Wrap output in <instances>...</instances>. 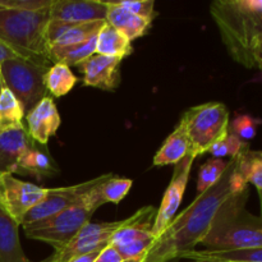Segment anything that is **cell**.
Returning a JSON list of instances; mask_svg holds the SVG:
<instances>
[{"instance_id": "cell-16", "label": "cell", "mask_w": 262, "mask_h": 262, "mask_svg": "<svg viewBox=\"0 0 262 262\" xmlns=\"http://www.w3.org/2000/svg\"><path fill=\"white\" fill-rule=\"evenodd\" d=\"M32 145L26 127L0 132V174H14L18 160Z\"/></svg>"}, {"instance_id": "cell-40", "label": "cell", "mask_w": 262, "mask_h": 262, "mask_svg": "<svg viewBox=\"0 0 262 262\" xmlns=\"http://www.w3.org/2000/svg\"><path fill=\"white\" fill-rule=\"evenodd\" d=\"M258 55H262V45H261V48L258 49V51H257V55H256V58H257Z\"/></svg>"}, {"instance_id": "cell-6", "label": "cell", "mask_w": 262, "mask_h": 262, "mask_svg": "<svg viewBox=\"0 0 262 262\" xmlns=\"http://www.w3.org/2000/svg\"><path fill=\"white\" fill-rule=\"evenodd\" d=\"M194 159L209 152L229 133V112L222 102H205L187 110L182 117Z\"/></svg>"}, {"instance_id": "cell-33", "label": "cell", "mask_w": 262, "mask_h": 262, "mask_svg": "<svg viewBox=\"0 0 262 262\" xmlns=\"http://www.w3.org/2000/svg\"><path fill=\"white\" fill-rule=\"evenodd\" d=\"M123 257L118 252L117 248L113 245H107L106 247L100 251L99 256L96 257L95 262H123Z\"/></svg>"}, {"instance_id": "cell-22", "label": "cell", "mask_w": 262, "mask_h": 262, "mask_svg": "<svg viewBox=\"0 0 262 262\" xmlns=\"http://www.w3.org/2000/svg\"><path fill=\"white\" fill-rule=\"evenodd\" d=\"M96 41L97 35L89 38L83 42L74 43L69 46H61V48H50L48 53V58L50 63H61L66 66H77L83 63L89 58L96 54Z\"/></svg>"}, {"instance_id": "cell-13", "label": "cell", "mask_w": 262, "mask_h": 262, "mask_svg": "<svg viewBox=\"0 0 262 262\" xmlns=\"http://www.w3.org/2000/svg\"><path fill=\"white\" fill-rule=\"evenodd\" d=\"M107 4L100 0H54L50 19L66 23L106 20Z\"/></svg>"}, {"instance_id": "cell-32", "label": "cell", "mask_w": 262, "mask_h": 262, "mask_svg": "<svg viewBox=\"0 0 262 262\" xmlns=\"http://www.w3.org/2000/svg\"><path fill=\"white\" fill-rule=\"evenodd\" d=\"M54 0H0V7L25 12H42L50 9Z\"/></svg>"}, {"instance_id": "cell-5", "label": "cell", "mask_w": 262, "mask_h": 262, "mask_svg": "<svg viewBox=\"0 0 262 262\" xmlns=\"http://www.w3.org/2000/svg\"><path fill=\"white\" fill-rule=\"evenodd\" d=\"M50 9L25 12L0 7V41L14 49L23 59L50 63L45 31Z\"/></svg>"}, {"instance_id": "cell-20", "label": "cell", "mask_w": 262, "mask_h": 262, "mask_svg": "<svg viewBox=\"0 0 262 262\" xmlns=\"http://www.w3.org/2000/svg\"><path fill=\"white\" fill-rule=\"evenodd\" d=\"M15 173L35 177L36 179L41 181L43 178L56 176L59 169L56 168L48 151H42L32 145L18 160Z\"/></svg>"}, {"instance_id": "cell-30", "label": "cell", "mask_w": 262, "mask_h": 262, "mask_svg": "<svg viewBox=\"0 0 262 262\" xmlns=\"http://www.w3.org/2000/svg\"><path fill=\"white\" fill-rule=\"evenodd\" d=\"M205 256L216 258V260L229 262H262V247L250 248V250L224 251V252H210L201 251Z\"/></svg>"}, {"instance_id": "cell-1", "label": "cell", "mask_w": 262, "mask_h": 262, "mask_svg": "<svg viewBox=\"0 0 262 262\" xmlns=\"http://www.w3.org/2000/svg\"><path fill=\"white\" fill-rule=\"evenodd\" d=\"M248 184L238 176L234 159H230L222 179L201 194L159 235L140 262H170L194 251L209 232L215 214L233 193L245 191Z\"/></svg>"}, {"instance_id": "cell-17", "label": "cell", "mask_w": 262, "mask_h": 262, "mask_svg": "<svg viewBox=\"0 0 262 262\" xmlns=\"http://www.w3.org/2000/svg\"><path fill=\"white\" fill-rule=\"evenodd\" d=\"M105 3L107 4L106 23H109L112 27L123 33L130 42L147 33L148 28L152 23L151 20L132 14L128 10L115 5L113 2Z\"/></svg>"}, {"instance_id": "cell-4", "label": "cell", "mask_w": 262, "mask_h": 262, "mask_svg": "<svg viewBox=\"0 0 262 262\" xmlns=\"http://www.w3.org/2000/svg\"><path fill=\"white\" fill-rule=\"evenodd\" d=\"M113 176L114 174L112 173L105 174L100 183L92 187L78 201L64 211L23 228L26 235L31 239L53 246L55 251L63 248L78 234L84 225L89 224L94 212L100 206L105 205L101 196V186Z\"/></svg>"}, {"instance_id": "cell-14", "label": "cell", "mask_w": 262, "mask_h": 262, "mask_svg": "<svg viewBox=\"0 0 262 262\" xmlns=\"http://www.w3.org/2000/svg\"><path fill=\"white\" fill-rule=\"evenodd\" d=\"M61 123L60 114L58 112L53 97L46 96L26 114V125L30 138L40 145H46L51 137L59 129Z\"/></svg>"}, {"instance_id": "cell-21", "label": "cell", "mask_w": 262, "mask_h": 262, "mask_svg": "<svg viewBox=\"0 0 262 262\" xmlns=\"http://www.w3.org/2000/svg\"><path fill=\"white\" fill-rule=\"evenodd\" d=\"M132 51V42L123 33L112 27L109 23H105V26L97 35L96 54L112 56V58H119L123 60L128 55H130Z\"/></svg>"}, {"instance_id": "cell-38", "label": "cell", "mask_w": 262, "mask_h": 262, "mask_svg": "<svg viewBox=\"0 0 262 262\" xmlns=\"http://www.w3.org/2000/svg\"><path fill=\"white\" fill-rule=\"evenodd\" d=\"M258 197H260V205H261V217H262V191L258 192Z\"/></svg>"}, {"instance_id": "cell-9", "label": "cell", "mask_w": 262, "mask_h": 262, "mask_svg": "<svg viewBox=\"0 0 262 262\" xmlns=\"http://www.w3.org/2000/svg\"><path fill=\"white\" fill-rule=\"evenodd\" d=\"M128 223V217L112 223H89L84 225L78 234L60 250L42 262H68L76 256L95 252L110 245L112 237Z\"/></svg>"}, {"instance_id": "cell-35", "label": "cell", "mask_w": 262, "mask_h": 262, "mask_svg": "<svg viewBox=\"0 0 262 262\" xmlns=\"http://www.w3.org/2000/svg\"><path fill=\"white\" fill-rule=\"evenodd\" d=\"M18 58H22V56H20L14 49L10 48L9 45H7L5 42L0 41V63H3V61L5 60H12V59Z\"/></svg>"}, {"instance_id": "cell-31", "label": "cell", "mask_w": 262, "mask_h": 262, "mask_svg": "<svg viewBox=\"0 0 262 262\" xmlns=\"http://www.w3.org/2000/svg\"><path fill=\"white\" fill-rule=\"evenodd\" d=\"M118 7L128 10L132 14L138 15V17L146 18V19L152 22L155 17V2L154 0H128V2H113Z\"/></svg>"}, {"instance_id": "cell-39", "label": "cell", "mask_w": 262, "mask_h": 262, "mask_svg": "<svg viewBox=\"0 0 262 262\" xmlns=\"http://www.w3.org/2000/svg\"><path fill=\"white\" fill-rule=\"evenodd\" d=\"M141 258H132V260H124L123 262H140Z\"/></svg>"}, {"instance_id": "cell-8", "label": "cell", "mask_w": 262, "mask_h": 262, "mask_svg": "<svg viewBox=\"0 0 262 262\" xmlns=\"http://www.w3.org/2000/svg\"><path fill=\"white\" fill-rule=\"evenodd\" d=\"M48 188L23 182L10 173L0 174V209L20 225L23 217L46 196Z\"/></svg>"}, {"instance_id": "cell-19", "label": "cell", "mask_w": 262, "mask_h": 262, "mask_svg": "<svg viewBox=\"0 0 262 262\" xmlns=\"http://www.w3.org/2000/svg\"><path fill=\"white\" fill-rule=\"evenodd\" d=\"M19 225L0 209V262H31L20 246Z\"/></svg>"}, {"instance_id": "cell-26", "label": "cell", "mask_w": 262, "mask_h": 262, "mask_svg": "<svg viewBox=\"0 0 262 262\" xmlns=\"http://www.w3.org/2000/svg\"><path fill=\"white\" fill-rule=\"evenodd\" d=\"M229 160L223 159H210L200 168L199 179H197V194H201L214 187L222 179L223 174L228 169Z\"/></svg>"}, {"instance_id": "cell-15", "label": "cell", "mask_w": 262, "mask_h": 262, "mask_svg": "<svg viewBox=\"0 0 262 262\" xmlns=\"http://www.w3.org/2000/svg\"><path fill=\"white\" fill-rule=\"evenodd\" d=\"M106 20L89 23H66L50 19L46 26L45 37L49 49L74 45L99 35Z\"/></svg>"}, {"instance_id": "cell-29", "label": "cell", "mask_w": 262, "mask_h": 262, "mask_svg": "<svg viewBox=\"0 0 262 262\" xmlns=\"http://www.w3.org/2000/svg\"><path fill=\"white\" fill-rule=\"evenodd\" d=\"M262 123L261 119L253 118L252 115H237L232 123H229V132L239 137L241 140L248 142L256 137L257 128Z\"/></svg>"}, {"instance_id": "cell-18", "label": "cell", "mask_w": 262, "mask_h": 262, "mask_svg": "<svg viewBox=\"0 0 262 262\" xmlns=\"http://www.w3.org/2000/svg\"><path fill=\"white\" fill-rule=\"evenodd\" d=\"M188 155H191V142L187 136L186 127L181 120L176 129L170 133V136L166 138L165 142L154 156V165L165 166L171 164L176 165Z\"/></svg>"}, {"instance_id": "cell-34", "label": "cell", "mask_w": 262, "mask_h": 262, "mask_svg": "<svg viewBox=\"0 0 262 262\" xmlns=\"http://www.w3.org/2000/svg\"><path fill=\"white\" fill-rule=\"evenodd\" d=\"M181 258H187V260H191L192 262H229V261L216 260V258L209 257V256H205L201 251H196V250L184 253Z\"/></svg>"}, {"instance_id": "cell-3", "label": "cell", "mask_w": 262, "mask_h": 262, "mask_svg": "<svg viewBox=\"0 0 262 262\" xmlns=\"http://www.w3.org/2000/svg\"><path fill=\"white\" fill-rule=\"evenodd\" d=\"M250 188L228 197L212 219L201 245L210 252L262 247V217L246 209Z\"/></svg>"}, {"instance_id": "cell-12", "label": "cell", "mask_w": 262, "mask_h": 262, "mask_svg": "<svg viewBox=\"0 0 262 262\" xmlns=\"http://www.w3.org/2000/svg\"><path fill=\"white\" fill-rule=\"evenodd\" d=\"M122 59L95 54L78 66L83 73V86L95 87L102 91H114L120 84L119 67Z\"/></svg>"}, {"instance_id": "cell-7", "label": "cell", "mask_w": 262, "mask_h": 262, "mask_svg": "<svg viewBox=\"0 0 262 262\" xmlns=\"http://www.w3.org/2000/svg\"><path fill=\"white\" fill-rule=\"evenodd\" d=\"M50 67V63L22 58L0 63L3 83L22 104L25 114L30 113L43 97L48 96L45 78Z\"/></svg>"}, {"instance_id": "cell-10", "label": "cell", "mask_w": 262, "mask_h": 262, "mask_svg": "<svg viewBox=\"0 0 262 262\" xmlns=\"http://www.w3.org/2000/svg\"><path fill=\"white\" fill-rule=\"evenodd\" d=\"M105 176V174H104ZM104 176L96 177L94 179L83 182V183L74 184V186L68 187H59V188H48L46 196L41 202H38L31 211L26 214L23 217L22 225L23 228L27 225L33 224V223L42 222V220L49 219V217L54 216V215L59 214V212L64 211L68 209L69 206L78 201L84 193L90 191L92 187L96 186L97 183L104 179Z\"/></svg>"}, {"instance_id": "cell-36", "label": "cell", "mask_w": 262, "mask_h": 262, "mask_svg": "<svg viewBox=\"0 0 262 262\" xmlns=\"http://www.w3.org/2000/svg\"><path fill=\"white\" fill-rule=\"evenodd\" d=\"M100 251H95V252H90V253H84V255H81V256H76V257L71 258L68 262H95L96 257L99 256Z\"/></svg>"}, {"instance_id": "cell-2", "label": "cell", "mask_w": 262, "mask_h": 262, "mask_svg": "<svg viewBox=\"0 0 262 262\" xmlns=\"http://www.w3.org/2000/svg\"><path fill=\"white\" fill-rule=\"evenodd\" d=\"M210 14L233 60L256 68L262 45V0H217L210 7Z\"/></svg>"}, {"instance_id": "cell-24", "label": "cell", "mask_w": 262, "mask_h": 262, "mask_svg": "<svg viewBox=\"0 0 262 262\" xmlns=\"http://www.w3.org/2000/svg\"><path fill=\"white\" fill-rule=\"evenodd\" d=\"M234 161L238 176L247 184H253L257 192L262 191V151L247 148Z\"/></svg>"}, {"instance_id": "cell-37", "label": "cell", "mask_w": 262, "mask_h": 262, "mask_svg": "<svg viewBox=\"0 0 262 262\" xmlns=\"http://www.w3.org/2000/svg\"><path fill=\"white\" fill-rule=\"evenodd\" d=\"M256 68H258L262 73V55H258L256 58Z\"/></svg>"}, {"instance_id": "cell-28", "label": "cell", "mask_w": 262, "mask_h": 262, "mask_svg": "<svg viewBox=\"0 0 262 262\" xmlns=\"http://www.w3.org/2000/svg\"><path fill=\"white\" fill-rule=\"evenodd\" d=\"M133 182L127 178H119V177H110L106 182L101 186L102 200L112 204H119L123 199L128 194L129 189L132 188Z\"/></svg>"}, {"instance_id": "cell-23", "label": "cell", "mask_w": 262, "mask_h": 262, "mask_svg": "<svg viewBox=\"0 0 262 262\" xmlns=\"http://www.w3.org/2000/svg\"><path fill=\"white\" fill-rule=\"evenodd\" d=\"M25 115L22 104L18 101L13 92L3 83L2 90H0V132L25 128V124H23Z\"/></svg>"}, {"instance_id": "cell-27", "label": "cell", "mask_w": 262, "mask_h": 262, "mask_svg": "<svg viewBox=\"0 0 262 262\" xmlns=\"http://www.w3.org/2000/svg\"><path fill=\"white\" fill-rule=\"evenodd\" d=\"M250 148V145L245 141L241 140L239 137H237L233 133H228V136L225 138H223L222 141L215 143L211 148L209 150V152L214 156L215 159H223L225 156H229L230 159H235L237 156H239L245 150Z\"/></svg>"}, {"instance_id": "cell-41", "label": "cell", "mask_w": 262, "mask_h": 262, "mask_svg": "<svg viewBox=\"0 0 262 262\" xmlns=\"http://www.w3.org/2000/svg\"><path fill=\"white\" fill-rule=\"evenodd\" d=\"M3 87V81H2V77H0V90H2Z\"/></svg>"}, {"instance_id": "cell-11", "label": "cell", "mask_w": 262, "mask_h": 262, "mask_svg": "<svg viewBox=\"0 0 262 262\" xmlns=\"http://www.w3.org/2000/svg\"><path fill=\"white\" fill-rule=\"evenodd\" d=\"M193 161V156L188 155L174 166L173 178H171L169 187L166 188L165 193H164L160 207L156 211L155 220H154L152 234L155 239L165 232L169 224L173 222L174 215L178 211V207L181 205L182 200H183V194L186 192L187 184H188L189 174H191Z\"/></svg>"}, {"instance_id": "cell-25", "label": "cell", "mask_w": 262, "mask_h": 262, "mask_svg": "<svg viewBox=\"0 0 262 262\" xmlns=\"http://www.w3.org/2000/svg\"><path fill=\"white\" fill-rule=\"evenodd\" d=\"M77 82L78 78L71 71V67L61 63L53 64L49 68L45 78L46 90L55 97L66 96L73 90Z\"/></svg>"}]
</instances>
